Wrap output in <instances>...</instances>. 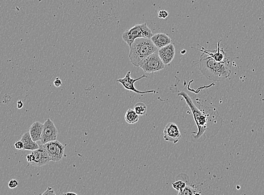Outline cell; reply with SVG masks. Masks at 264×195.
<instances>
[{"label":"cell","instance_id":"1","mask_svg":"<svg viewBox=\"0 0 264 195\" xmlns=\"http://www.w3.org/2000/svg\"><path fill=\"white\" fill-rule=\"evenodd\" d=\"M178 95L182 96L185 100L191 110L198 128L197 132L192 134L193 141L202 142L218 133L222 125V120L215 108L203 105L197 107L189 95L184 92H180Z\"/></svg>","mask_w":264,"mask_h":195},{"label":"cell","instance_id":"2","mask_svg":"<svg viewBox=\"0 0 264 195\" xmlns=\"http://www.w3.org/2000/svg\"><path fill=\"white\" fill-rule=\"evenodd\" d=\"M232 61V59L225 57L223 61L219 62L202 54L199 61V69L202 74L209 80L220 82L230 76Z\"/></svg>","mask_w":264,"mask_h":195},{"label":"cell","instance_id":"3","mask_svg":"<svg viewBox=\"0 0 264 195\" xmlns=\"http://www.w3.org/2000/svg\"><path fill=\"white\" fill-rule=\"evenodd\" d=\"M129 58L135 66L140 67V63L147 57L157 51V47L149 38H138L129 46Z\"/></svg>","mask_w":264,"mask_h":195},{"label":"cell","instance_id":"4","mask_svg":"<svg viewBox=\"0 0 264 195\" xmlns=\"http://www.w3.org/2000/svg\"><path fill=\"white\" fill-rule=\"evenodd\" d=\"M153 36L152 31L146 23L137 24L129 30H127L122 36L123 40L130 46L134 40L138 38L151 39Z\"/></svg>","mask_w":264,"mask_h":195},{"label":"cell","instance_id":"5","mask_svg":"<svg viewBox=\"0 0 264 195\" xmlns=\"http://www.w3.org/2000/svg\"><path fill=\"white\" fill-rule=\"evenodd\" d=\"M140 67L144 72L153 73L165 68V64L162 61L158 53H153L140 63Z\"/></svg>","mask_w":264,"mask_h":195},{"label":"cell","instance_id":"6","mask_svg":"<svg viewBox=\"0 0 264 195\" xmlns=\"http://www.w3.org/2000/svg\"><path fill=\"white\" fill-rule=\"evenodd\" d=\"M26 159L28 163L36 167L44 166L51 161L43 144L40 145L38 149L33 151L31 154L27 155Z\"/></svg>","mask_w":264,"mask_h":195},{"label":"cell","instance_id":"7","mask_svg":"<svg viewBox=\"0 0 264 195\" xmlns=\"http://www.w3.org/2000/svg\"><path fill=\"white\" fill-rule=\"evenodd\" d=\"M51 161H59L64 155L65 146L58 141H52L43 144Z\"/></svg>","mask_w":264,"mask_h":195},{"label":"cell","instance_id":"8","mask_svg":"<svg viewBox=\"0 0 264 195\" xmlns=\"http://www.w3.org/2000/svg\"><path fill=\"white\" fill-rule=\"evenodd\" d=\"M131 71H128L126 74V75L125 76V77L123 78H120L118 79L116 82H119L120 83H121L123 86L124 87L126 90L130 91L132 92H134L135 93L137 94H140V95H143V94H146V93H155V91L154 90H151V91H140L139 90H137L136 88L135 87L134 83L138 81H140V79L145 78H147L145 74H143L142 76H140L139 78H135L133 79L131 77Z\"/></svg>","mask_w":264,"mask_h":195},{"label":"cell","instance_id":"9","mask_svg":"<svg viewBox=\"0 0 264 195\" xmlns=\"http://www.w3.org/2000/svg\"><path fill=\"white\" fill-rule=\"evenodd\" d=\"M58 134V131L55 125L50 119H47L44 121L40 141L44 144L50 141H55Z\"/></svg>","mask_w":264,"mask_h":195},{"label":"cell","instance_id":"10","mask_svg":"<svg viewBox=\"0 0 264 195\" xmlns=\"http://www.w3.org/2000/svg\"><path fill=\"white\" fill-rule=\"evenodd\" d=\"M180 130L177 125L174 123H169L164 129V138L170 142L176 143L181 138Z\"/></svg>","mask_w":264,"mask_h":195},{"label":"cell","instance_id":"11","mask_svg":"<svg viewBox=\"0 0 264 195\" xmlns=\"http://www.w3.org/2000/svg\"><path fill=\"white\" fill-rule=\"evenodd\" d=\"M158 54L165 65L169 64L174 59L175 55V49L174 45L170 44L160 48L158 51Z\"/></svg>","mask_w":264,"mask_h":195},{"label":"cell","instance_id":"12","mask_svg":"<svg viewBox=\"0 0 264 195\" xmlns=\"http://www.w3.org/2000/svg\"><path fill=\"white\" fill-rule=\"evenodd\" d=\"M151 40L153 44L157 47V49H160L161 47L165 46L169 44H171V40L170 37L167 34L163 33H158L153 34Z\"/></svg>","mask_w":264,"mask_h":195},{"label":"cell","instance_id":"13","mask_svg":"<svg viewBox=\"0 0 264 195\" xmlns=\"http://www.w3.org/2000/svg\"><path fill=\"white\" fill-rule=\"evenodd\" d=\"M202 50H200L199 49H197V50H199L200 51H202V53L206 55V56L211 57L214 59L215 60L221 62L224 60L225 57L224 55V50L223 49H220V42H218V48L217 50L215 51H208L204 49L203 47L202 46Z\"/></svg>","mask_w":264,"mask_h":195},{"label":"cell","instance_id":"14","mask_svg":"<svg viewBox=\"0 0 264 195\" xmlns=\"http://www.w3.org/2000/svg\"><path fill=\"white\" fill-rule=\"evenodd\" d=\"M44 124L40 121H36L31 124L30 127L29 132L31 134V139L34 142H37L40 140L41 135L43 130Z\"/></svg>","mask_w":264,"mask_h":195},{"label":"cell","instance_id":"15","mask_svg":"<svg viewBox=\"0 0 264 195\" xmlns=\"http://www.w3.org/2000/svg\"><path fill=\"white\" fill-rule=\"evenodd\" d=\"M24 143V150L34 151L40 147V145L31 139L29 132H26L22 136L21 139Z\"/></svg>","mask_w":264,"mask_h":195},{"label":"cell","instance_id":"16","mask_svg":"<svg viewBox=\"0 0 264 195\" xmlns=\"http://www.w3.org/2000/svg\"><path fill=\"white\" fill-rule=\"evenodd\" d=\"M125 120L128 124H135L139 121V115L137 114L134 109L129 108L125 114Z\"/></svg>","mask_w":264,"mask_h":195},{"label":"cell","instance_id":"17","mask_svg":"<svg viewBox=\"0 0 264 195\" xmlns=\"http://www.w3.org/2000/svg\"><path fill=\"white\" fill-rule=\"evenodd\" d=\"M190 182V180H188L187 181L186 178L185 180H175V182L172 183V186L175 189H176L178 192V195H179L181 192L183 191L184 189L186 188V184H188V183Z\"/></svg>","mask_w":264,"mask_h":195},{"label":"cell","instance_id":"18","mask_svg":"<svg viewBox=\"0 0 264 195\" xmlns=\"http://www.w3.org/2000/svg\"><path fill=\"white\" fill-rule=\"evenodd\" d=\"M134 110L139 115H144L147 111V108L146 104L144 102H139L134 106Z\"/></svg>","mask_w":264,"mask_h":195},{"label":"cell","instance_id":"19","mask_svg":"<svg viewBox=\"0 0 264 195\" xmlns=\"http://www.w3.org/2000/svg\"><path fill=\"white\" fill-rule=\"evenodd\" d=\"M169 16V13L166 10H162L158 11V17L161 19H165Z\"/></svg>","mask_w":264,"mask_h":195},{"label":"cell","instance_id":"20","mask_svg":"<svg viewBox=\"0 0 264 195\" xmlns=\"http://www.w3.org/2000/svg\"><path fill=\"white\" fill-rule=\"evenodd\" d=\"M18 186V182L15 180H11L9 182V187L10 189H15Z\"/></svg>","mask_w":264,"mask_h":195},{"label":"cell","instance_id":"21","mask_svg":"<svg viewBox=\"0 0 264 195\" xmlns=\"http://www.w3.org/2000/svg\"><path fill=\"white\" fill-rule=\"evenodd\" d=\"M14 146H15V147L16 149H17V150H20L24 149V143H23V142H22L21 140L18 141H16V142L15 143Z\"/></svg>","mask_w":264,"mask_h":195},{"label":"cell","instance_id":"22","mask_svg":"<svg viewBox=\"0 0 264 195\" xmlns=\"http://www.w3.org/2000/svg\"><path fill=\"white\" fill-rule=\"evenodd\" d=\"M42 195H56V193H55V192L54 191V190L52 188V187H48L47 189L46 190L44 191V192L42 193Z\"/></svg>","mask_w":264,"mask_h":195},{"label":"cell","instance_id":"23","mask_svg":"<svg viewBox=\"0 0 264 195\" xmlns=\"http://www.w3.org/2000/svg\"><path fill=\"white\" fill-rule=\"evenodd\" d=\"M53 84L56 87H59L62 84V82L59 79V78H56L55 81L53 82Z\"/></svg>","mask_w":264,"mask_h":195},{"label":"cell","instance_id":"24","mask_svg":"<svg viewBox=\"0 0 264 195\" xmlns=\"http://www.w3.org/2000/svg\"><path fill=\"white\" fill-rule=\"evenodd\" d=\"M23 106H24V103L22 102L21 100H19L17 101V108H18L20 109V108H23Z\"/></svg>","mask_w":264,"mask_h":195},{"label":"cell","instance_id":"25","mask_svg":"<svg viewBox=\"0 0 264 195\" xmlns=\"http://www.w3.org/2000/svg\"><path fill=\"white\" fill-rule=\"evenodd\" d=\"M65 195H77V193H73V192H68V193H64Z\"/></svg>","mask_w":264,"mask_h":195}]
</instances>
